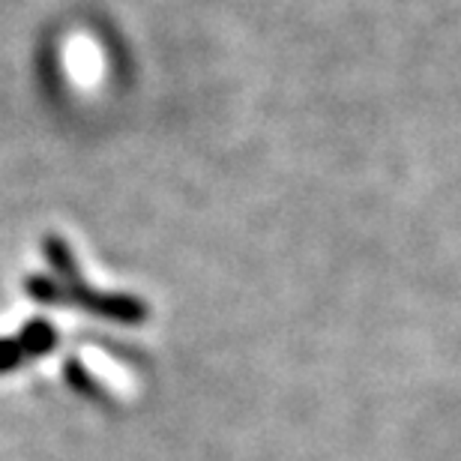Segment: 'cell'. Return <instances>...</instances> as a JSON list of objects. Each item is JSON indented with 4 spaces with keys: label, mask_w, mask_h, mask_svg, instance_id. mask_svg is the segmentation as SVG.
Segmentation results:
<instances>
[{
    "label": "cell",
    "mask_w": 461,
    "mask_h": 461,
    "mask_svg": "<svg viewBox=\"0 0 461 461\" xmlns=\"http://www.w3.org/2000/svg\"><path fill=\"white\" fill-rule=\"evenodd\" d=\"M69 300H76L90 315L117 321V324H141L147 318V306L138 297H129V294H103L78 285V288L69 291Z\"/></svg>",
    "instance_id": "cell-1"
},
{
    "label": "cell",
    "mask_w": 461,
    "mask_h": 461,
    "mask_svg": "<svg viewBox=\"0 0 461 461\" xmlns=\"http://www.w3.org/2000/svg\"><path fill=\"white\" fill-rule=\"evenodd\" d=\"M42 252H45V258H49V264L54 267V276L60 279V285L67 288V294H69L72 288H78V285H81V276H78V270H76V261H72L69 246L63 243L60 237H45Z\"/></svg>",
    "instance_id": "cell-2"
},
{
    "label": "cell",
    "mask_w": 461,
    "mask_h": 461,
    "mask_svg": "<svg viewBox=\"0 0 461 461\" xmlns=\"http://www.w3.org/2000/svg\"><path fill=\"white\" fill-rule=\"evenodd\" d=\"M15 339H18V345H22L24 357H31V359L51 354V350L58 348V330H54L49 321H42V318H36V321H31V324H24L22 333H18Z\"/></svg>",
    "instance_id": "cell-3"
},
{
    "label": "cell",
    "mask_w": 461,
    "mask_h": 461,
    "mask_svg": "<svg viewBox=\"0 0 461 461\" xmlns=\"http://www.w3.org/2000/svg\"><path fill=\"white\" fill-rule=\"evenodd\" d=\"M24 288L36 303H49V306L51 303H67L69 300L67 288L54 279H45V276H31V279L24 282Z\"/></svg>",
    "instance_id": "cell-4"
},
{
    "label": "cell",
    "mask_w": 461,
    "mask_h": 461,
    "mask_svg": "<svg viewBox=\"0 0 461 461\" xmlns=\"http://www.w3.org/2000/svg\"><path fill=\"white\" fill-rule=\"evenodd\" d=\"M67 381H69L72 390L81 393V395H90V399H96V395H99L96 381L90 377V372L78 363V359H69V363H67Z\"/></svg>",
    "instance_id": "cell-5"
},
{
    "label": "cell",
    "mask_w": 461,
    "mask_h": 461,
    "mask_svg": "<svg viewBox=\"0 0 461 461\" xmlns=\"http://www.w3.org/2000/svg\"><path fill=\"white\" fill-rule=\"evenodd\" d=\"M24 363V350L18 345V339H0V375L15 372Z\"/></svg>",
    "instance_id": "cell-6"
}]
</instances>
